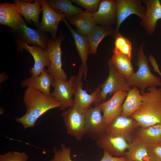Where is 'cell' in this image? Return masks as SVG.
I'll return each mask as SVG.
<instances>
[{
	"instance_id": "cell-28",
	"label": "cell",
	"mask_w": 161,
	"mask_h": 161,
	"mask_svg": "<svg viewBox=\"0 0 161 161\" xmlns=\"http://www.w3.org/2000/svg\"><path fill=\"white\" fill-rule=\"evenodd\" d=\"M113 53L110 59L112 64L122 75L128 79L134 73L131 59L127 55L117 51L113 50Z\"/></svg>"
},
{
	"instance_id": "cell-25",
	"label": "cell",
	"mask_w": 161,
	"mask_h": 161,
	"mask_svg": "<svg viewBox=\"0 0 161 161\" xmlns=\"http://www.w3.org/2000/svg\"><path fill=\"white\" fill-rule=\"evenodd\" d=\"M142 103V96L140 91L133 86L128 92L122 105L121 115L126 117H131L139 109Z\"/></svg>"
},
{
	"instance_id": "cell-36",
	"label": "cell",
	"mask_w": 161,
	"mask_h": 161,
	"mask_svg": "<svg viewBox=\"0 0 161 161\" xmlns=\"http://www.w3.org/2000/svg\"><path fill=\"white\" fill-rule=\"evenodd\" d=\"M9 78L8 76L5 73H2L0 75V83H2Z\"/></svg>"
},
{
	"instance_id": "cell-21",
	"label": "cell",
	"mask_w": 161,
	"mask_h": 161,
	"mask_svg": "<svg viewBox=\"0 0 161 161\" xmlns=\"http://www.w3.org/2000/svg\"><path fill=\"white\" fill-rule=\"evenodd\" d=\"M93 14L86 10L82 13L67 18L70 24L74 25L78 33L87 35L96 25Z\"/></svg>"
},
{
	"instance_id": "cell-8",
	"label": "cell",
	"mask_w": 161,
	"mask_h": 161,
	"mask_svg": "<svg viewBox=\"0 0 161 161\" xmlns=\"http://www.w3.org/2000/svg\"><path fill=\"white\" fill-rule=\"evenodd\" d=\"M76 76H71L69 80H64L54 79L52 86L54 89L50 96L57 100L60 103V110L65 109L74 105V85Z\"/></svg>"
},
{
	"instance_id": "cell-34",
	"label": "cell",
	"mask_w": 161,
	"mask_h": 161,
	"mask_svg": "<svg viewBox=\"0 0 161 161\" xmlns=\"http://www.w3.org/2000/svg\"><path fill=\"white\" fill-rule=\"evenodd\" d=\"M147 145L149 161H161V145Z\"/></svg>"
},
{
	"instance_id": "cell-24",
	"label": "cell",
	"mask_w": 161,
	"mask_h": 161,
	"mask_svg": "<svg viewBox=\"0 0 161 161\" xmlns=\"http://www.w3.org/2000/svg\"><path fill=\"white\" fill-rule=\"evenodd\" d=\"M116 29L110 26L96 25L87 35L90 48L91 54H96L98 46L104 38L109 35H114Z\"/></svg>"
},
{
	"instance_id": "cell-38",
	"label": "cell",
	"mask_w": 161,
	"mask_h": 161,
	"mask_svg": "<svg viewBox=\"0 0 161 161\" xmlns=\"http://www.w3.org/2000/svg\"></svg>"
},
{
	"instance_id": "cell-29",
	"label": "cell",
	"mask_w": 161,
	"mask_h": 161,
	"mask_svg": "<svg viewBox=\"0 0 161 161\" xmlns=\"http://www.w3.org/2000/svg\"><path fill=\"white\" fill-rule=\"evenodd\" d=\"M49 5L54 10H58L65 15L67 18L82 13L84 11L81 8L75 6L71 0H46Z\"/></svg>"
},
{
	"instance_id": "cell-9",
	"label": "cell",
	"mask_w": 161,
	"mask_h": 161,
	"mask_svg": "<svg viewBox=\"0 0 161 161\" xmlns=\"http://www.w3.org/2000/svg\"><path fill=\"white\" fill-rule=\"evenodd\" d=\"M66 125L67 132L78 140L86 135L84 114L77 110L73 106L61 114Z\"/></svg>"
},
{
	"instance_id": "cell-31",
	"label": "cell",
	"mask_w": 161,
	"mask_h": 161,
	"mask_svg": "<svg viewBox=\"0 0 161 161\" xmlns=\"http://www.w3.org/2000/svg\"><path fill=\"white\" fill-rule=\"evenodd\" d=\"M54 156L49 161H74L71 158V150L63 143H61V148H53Z\"/></svg>"
},
{
	"instance_id": "cell-18",
	"label": "cell",
	"mask_w": 161,
	"mask_h": 161,
	"mask_svg": "<svg viewBox=\"0 0 161 161\" xmlns=\"http://www.w3.org/2000/svg\"><path fill=\"white\" fill-rule=\"evenodd\" d=\"M15 4L7 3L0 4V24L14 30H18L24 21Z\"/></svg>"
},
{
	"instance_id": "cell-30",
	"label": "cell",
	"mask_w": 161,
	"mask_h": 161,
	"mask_svg": "<svg viewBox=\"0 0 161 161\" xmlns=\"http://www.w3.org/2000/svg\"><path fill=\"white\" fill-rule=\"evenodd\" d=\"M114 47L113 50L120 52L132 58V43L129 39L124 37L119 31L116 32L114 36Z\"/></svg>"
},
{
	"instance_id": "cell-2",
	"label": "cell",
	"mask_w": 161,
	"mask_h": 161,
	"mask_svg": "<svg viewBox=\"0 0 161 161\" xmlns=\"http://www.w3.org/2000/svg\"><path fill=\"white\" fill-rule=\"evenodd\" d=\"M140 93L142 104L131 117L142 127L161 123V88L149 87Z\"/></svg>"
},
{
	"instance_id": "cell-20",
	"label": "cell",
	"mask_w": 161,
	"mask_h": 161,
	"mask_svg": "<svg viewBox=\"0 0 161 161\" xmlns=\"http://www.w3.org/2000/svg\"><path fill=\"white\" fill-rule=\"evenodd\" d=\"M54 78L44 69L41 74L37 76L32 77L22 80L20 85L22 87L32 88L39 91L44 94L50 95V86Z\"/></svg>"
},
{
	"instance_id": "cell-23",
	"label": "cell",
	"mask_w": 161,
	"mask_h": 161,
	"mask_svg": "<svg viewBox=\"0 0 161 161\" xmlns=\"http://www.w3.org/2000/svg\"><path fill=\"white\" fill-rule=\"evenodd\" d=\"M18 30H20L22 40L27 43L47 50L48 39L44 32L28 27L25 22L20 25Z\"/></svg>"
},
{
	"instance_id": "cell-22",
	"label": "cell",
	"mask_w": 161,
	"mask_h": 161,
	"mask_svg": "<svg viewBox=\"0 0 161 161\" xmlns=\"http://www.w3.org/2000/svg\"><path fill=\"white\" fill-rule=\"evenodd\" d=\"M18 10L28 22L32 21L37 26L39 23V15L42 11L41 0H35L34 3H29L24 0H15Z\"/></svg>"
},
{
	"instance_id": "cell-10",
	"label": "cell",
	"mask_w": 161,
	"mask_h": 161,
	"mask_svg": "<svg viewBox=\"0 0 161 161\" xmlns=\"http://www.w3.org/2000/svg\"><path fill=\"white\" fill-rule=\"evenodd\" d=\"M18 51L24 49L28 51L32 56L34 63L33 67L30 70L31 76L35 77L40 75L46 66L50 65V62L47 51L43 48L36 46H29L22 40L17 41Z\"/></svg>"
},
{
	"instance_id": "cell-35",
	"label": "cell",
	"mask_w": 161,
	"mask_h": 161,
	"mask_svg": "<svg viewBox=\"0 0 161 161\" xmlns=\"http://www.w3.org/2000/svg\"><path fill=\"white\" fill-rule=\"evenodd\" d=\"M100 161H129L125 157H116L111 156L104 150L103 156Z\"/></svg>"
},
{
	"instance_id": "cell-26",
	"label": "cell",
	"mask_w": 161,
	"mask_h": 161,
	"mask_svg": "<svg viewBox=\"0 0 161 161\" xmlns=\"http://www.w3.org/2000/svg\"><path fill=\"white\" fill-rule=\"evenodd\" d=\"M125 157L129 161H149L146 145L137 137L130 143Z\"/></svg>"
},
{
	"instance_id": "cell-7",
	"label": "cell",
	"mask_w": 161,
	"mask_h": 161,
	"mask_svg": "<svg viewBox=\"0 0 161 161\" xmlns=\"http://www.w3.org/2000/svg\"><path fill=\"white\" fill-rule=\"evenodd\" d=\"M86 134L97 140L106 133L105 123L99 104L90 106L84 113Z\"/></svg>"
},
{
	"instance_id": "cell-17",
	"label": "cell",
	"mask_w": 161,
	"mask_h": 161,
	"mask_svg": "<svg viewBox=\"0 0 161 161\" xmlns=\"http://www.w3.org/2000/svg\"><path fill=\"white\" fill-rule=\"evenodd\" d=\"M94 21L102 26L116 25L117 6L116 0H101L97 10L93 14Z\"/></svg>"
},
{
	"instance_id": "cell-27",
	"label": "cell",
	"mask_w": 161,
	"mask_h": 161,
	"mask_svg": "<svg viewBox=\"0 0 161 161\" xmlns=\"http://www.w3.org/2000/svg\"><path fill=\"white\" fill-rule=\"evenodd\" d=\"M137 137L147 145H161V123L142 127Z\"/></svg>"
},
{
	"instance_id": "cell-13",
	"label": "cell",
	"mask_w": 161,
	"mask_h": 161,
	"mask_svg": "<svg viewBox=\"0 0 161 161\" xmlns=\"http://www.w3.org/2000/svg\"><path fill=\"white\" fill-rule=\"evenodd\" d=\"M96 143L99 148L116 157H125V151L129 147V144L124 137L111 134L106 133L96 140Z\"/></svg>"
},
{
	"instance_id": "cell-37",
	"label": "cell",
	"mask_w": 161,
	"mask_h": 161,
	"mask_svg": "<svg viewBox=\"0 0 161 161\" xmlns=\"http://www.w3.org/2000/svg\"><path fill=\"white\" fill-rule=\"evenodd\" d=\"M160 2L161 3V0H160Z\"/></svg>"
},
{
	"instance_id": "cell-15",
	"label": "cell",
	"mask_w": 161,
	"mask_h": 161,
	"mask_svg": "<svg viewBox=\"0 0 161 161\" xmlns=\"http://www.w3.org/2000/svg\"><path fill=\"white\" fill-rule=\"evenodd\" d=\"M143 3L146 6L145 15L140 23L149 35L153 34L157 22L161 20V4L159 0H144Z\"/></svg>"
},
{
	"instance_id": "cell-5",
	"label": "cell",
	"mask_w": 161,
	"mask_h": 161,
	"mask_svg": "<svg viewBox=\"0 0 161 161\" xmlns=\"http://www.w3.org/2000/svg\"><path fill=\"white\" fill-rule=\"evenodd\" d=\"M65 37V35L61 32L55 40L48 39L46 50L49 54L50 65L48 67L47 70L54 79L66 81L68 80L67 76L62 68V52L61 47Z\"/></svg>"
},
{
	"instance_id": "cell-4",
	"label": "cell",
	"mask_w": 161,
	"mask_h": 161,
	"mask_svg": "<svg viewBox=\"0 0 161 161\" xmlns=\"http://www.w3.org/2000/svg\"><path fill=\"white\" fill-rule=\"evenodd\" d=\"M83 72L80 67L74 83L73 106L79 112L84 114L92 104H100L102 101L100 86L91 94L83 89Z\"/></svg>"
},
{
	"instance_id": "cell-3",
	"label": "cell",
	"mask_w": 161,
	"mask_h": 161,
	"mask_svg": "<svg viewBox=\"0 0 161 161\" xmlns=\"http://www.w3.org/2000/svg\"><path fill=\"white\" fill-rule=\"evenodd\" d=\"M144 42L140 46L137 54V66L138 69L128 79L132 86L139 88L140 92L145 91L147 87L161 86V79L151 72L148 64V59L143 51Z\"/></svg>"
},
{
	"instance_id": "cell-33",
	"label": "cell",
	"mask_w": 161,
	"mask_h": 161,
	"mask_svg": "<svg viewBox=\"0 0 161 161\" xmlns=\"http://www.w3.org/2000/svg\"><path fill=\"white\" fill-rule=\"evenodd\" d=\"M72 2L85 8L92 13L98 10L101 0H72Z\"/></svg>"
},
{
	"instance_id": "cell-14",
	"label": "cell",
	"mask_w": 161,
	"mask_h": 161,
	"mask_svg": "<svg viewBox=\"0 0 161 161\" xmlns=\"http://www.w3.org/2000/svg\"><path fill=\"white\" fill-rule=\"evenodd\" d=\"M127 93V92L124 91L116 92L110 99L99 104L107 125L114 118L121 114L122 105Z\"/></svg>"
},
{
	"instance_id": "cell-11",
	"label": "cell",
	"mask_w": 161,
	"mask_h": 161,
	"mask_svg": "<svg viewBox=\"0 0 161 161\" xmlns=\"http://www.w3.org/2000/svg\"><path fill=\"white\" fill-rule=\"evenodd\" d=\"M117 23L116 32L119 31L120 27L128 17L132 14L139 16L142 20L146 13L145 7L142 5V0H116Z\"/></svg>"
},
{
	"instance_id": "cell-1",
	"label": "cell",
	"mask_w": 161,
	"mask_h": 161,
	"mask_svg": "<svg viewBox=\"0 0 161 161\" xmlns=\"http://www.w3.org/2000/svg\"><path fill=\"white\" fill-rule=\"evenodd\" d=\"M23 101L26 112L20 117H16L15 120L22 125L24 130L34 127L37 120L48 110L61 106L60 102L54 97L32 88H27Z\"/></svg>"
},
{
	"instance_id": "cell-16",
	"label": "cell",
	"mask_w": 161,
	"mask_h": 161,
	"mask_svg": "<svg viewBox=\"0 0 161 161\" xmlns=\"http://www.w3.org/2000/svg\"><path fill=\"white\" fill-rule=\"evenodd\" d=\"M71 34L75 43L79 56L81 61L80 67L83 72V80H85L88 73L87 61L88 55L91 54L90 48L87 35L77 32L71 26L67 20H63Z\"/></svg>"
},
{
	"instance_id": "cell-6",
	"label": "cell",
	"mask_w": 161,
	"mask_h": 161,
	"mask_svg": "<svg viewBox=\"0 0 161 161\" xmlns=\"http://www.w3.org/2000/svg\"><path fill=\"white\" fill-rule=\"evenodd\" d=\"M107 64L109 69L108 76L105 80L100 85L102 101L105 100L109 94L111 95L119 91L128 92L132 88L129 83L128 79L118 71L110 59L108 60Z\"/></svg>"
},
{
	"instance_id": "cell-12",
	"label": "cell",
	"mask_w": 161,
	"mask_h": 161,
	"mask_svg": "<svg viewBox=\"0 0 161 161\" xmlns=\"http://www.w3.org/2000/svg\"><path fill=\"white\" fill-rule=\"evenodd\" d=\"M41 7L43 16L38 30L44 33L49 32L52 39L55 40L57 38L58 24L66 16L64 14L56 12L49 5L46 0H41Z\"/></svg>"
},
{
	"instance_id": "cell-32",
	"label": "cell",
	"mask_w": 161,
	"mask_h": 161,
	"mask_svg": "<svg viewBox=\"0 0 161 161\" xmlns=\"http://www.w3.org/2000/svg\"><path fill=\"white\" fill-rule=\"evenodd\" d=\"M28 158V154L24 152L9 151L0 154V161H27Z\"/></svg>"
},
{
	"instance_id": "cell-19",
	"label": "cell",
	"mask_w": 161,
	"mask_h": 161,
	"mask_svg": "<svg viewBox=\"0 0 161 161\" xmlns=\"http://www.w3.org/2000/svg\"><path fill=\"white\" fill-rule=\"evenodd\" d=\"M137 126V122L132 117H125L121 114L107 125L106 133L119 135L129 140L131 131Z\"/></svg>"
}]
</instances>
